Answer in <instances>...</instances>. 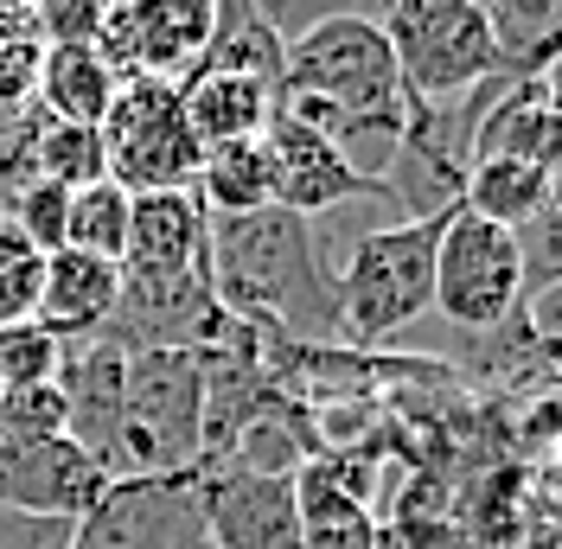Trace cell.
Segmentation results:
<instances>
[{
    "label": "cell",
    "instance_id": "cell-15",
    "mask_svg": "<svg viewBox=\"0 0 562 549\" xmlns=\"http://www.w3.org/2000/svg\"><path fill=\"white\" fill-rule=\"evenodd\" d=\"M115 301H122V269H115V262L58 249V256H45V281H38V313L33 320L52 326L65 345H83L115 320Z\"/></svg>",
    "mask_w": 562,
    "mask_h": 549
},
{
    "label": "cell",
    "instance_id": "cell-14",
    "mask_svg": "<svg viewBox=\"0 0 562 549\" xmlns=\"http://www.w3.org/2000/svg\"><path fill=\"white\" fill-rule=\"evenodd\" d=\"M294 505H301V549H390V530L364 505L358 473L339 460H314L294 473Z\"/></svg>",
    "mask_w": 562,
    "mask_h": 549
},
{
    "label": "cell",
    "instance_id": "cell-11",
    "mask_svg": "<svg viewBox=\"0 0 562 549\" xmlns=\"http://www.w3.org/2000/svg\"><path fill=\"white\" fill-rule=\"evenodd\" d=\"M103 485H109V473L70 435H52V441H0V505H13V512L77 524L103 498Z\"/></svg>",
    "mask_w": 562,
    "mask_h": 549
},
{
    "label": "cell",
    "instance_id": "cell-27",
    "mask_svg": "<svg viewBox=\"0 0 562 549\" xmlns=\"http://www.w3.org/2000/svg\"><path fill=\"white\" fill-rule=\"evenodd\" d=\"M52 435H65V396H58V383L0 390V441H52Z\"/></svg>",
    "mask_w": 562,
    "mask_h": 549
},
{
    "label": "cell",
    "instance_id": "cell-26",
    "mask_svg": "<svg viewBox=\"0 0 562 549\" xmlns=\"http://www.w3.org/2000/svg\"><path fill=\"white\" fill-rule=\"evenodd\" d=\"M249 13L288 45V38L326 26V20H384L390 0H249Z\"/></svg>",
    "mask_w": 562,
    "mask_h": 549
},
{
    "label": "cell",
    "instance_id": "cell-17",
    "mask_svg": "<svg viewBox=\"0 0 562 549\" xmlns=\"http://www.w3.org/2000/svg\"><path fill=\"white\" fill-rule=\"evenodd\" d=\"M115 90H122V70L103 58V45H45L38 83H33V109L45 122L103 128Z\"/></svg>",
    "mask_w": 562,
    "mask_h": 549
},
{
    "label": "cell",
    "instance_id": "cell-3",
    "mask_svg": "<svg viewBox=\"0 0 562 549\" xmlns=\"http://www.w3.org/2000/svg\"><path fill=\"white\" fill-rule=\"evenodd\" d=\"M205 467V358L128 351L122 358V480Z\"/></svg>",
    "mask_w": 562,
    "mask_h": 549
},
{
    "label": "cell",
    "instance_id": "cell-36",
    "mask_svg": "<svg viewBox=\"0 0 562 549\" xmlns=\"http://www.w3.org/2000/svg\"><path fill=\"white\" fill-rule=\"evenodd\" d=\"M211 7H217V0H211Z\"/></svg>",
    "mask_w": 562,
    "mask_h": 549
},
{
    "label": "cell",
    "instance_id": "cell-31",
    "mask_svg": "<svg viewBox=\"0 0 562 549\" xmlns=\"http://www.w3.org/2000/svg\"><path fill=\"white\" fill-rule=\"evenodd\" d=\"M518 326H525L530 351H537L543 365H557V371H562V281H550V288L525 294V307H518Z\"/></svg>",
    "mask_w": 562,
    "mask_h": 549
},
{
    "label": "cell",
    "instance_id": "cell-22",
    "mask_svg": "<svg viewBox=\"0 0 562 549\" xmlns=\"http://www.w3.org/2000/svg\"><path fill=\"white\" fill-rule=\"evenodd\" d=\"M38 58H45V38H38L33 7H7L0 0V115L33 103Z\"/></svg>",
    "mask_w": 562,
    "mask_h": 549
},
{
    "label": "cell",
    "instance_id": "cell-7",
    "mask_svg": "<svg viewBox=\"0 0 562 549\" xmlns=\"http://www.w3.org/2000/svg\"><path fill=\"white\" fill-rule=\"evenodd\" d=\"M205 544V480L199 473H128L77 517L70 549H199Z\"/></svg>",
    "mask_w": 562,
    "mask_h": 549
},
{
    "label": "cell",
    "instance_id": "cell-16",
    "mask_svg": "<svg viewBox=\"0 0 562 549\" xmlns=\"http://www.w3.org/2000/svg\"><path fill=\"white\" fill-rule=\"evenodd\" d=\"M179 115L205 147H231V141H262L269 115H276V90L262 77H237V70H192L179 77Z\"/></svg>",
    "mask_w": 562,
    "mask_h": 549
},
{
    "label": "cell",
    "instance_id": "cell-2",
    "mask_svg": "<svg viewBox=\"0 0 562 549\" xmlns=\"http://www.w3.org/2000/svg\"><path fill=\"white\" fill-rule=\"evenodd\" d=\"M435 243L441 217H390L346 243V256L333 262L346 345H384L409 333L422 313H435Z\"/></svg>",
    "mask_w": 562,
    "mask_h": 549
},
{
    "label": "cell",
    "instance_id": "cell-29",
    "mask_svg": "<svg viewBox=\"0 0 562 549\" xmlns=\"http://www.w3.org/2000/svg\"><path fill=\"white\" fill-rule=\"evenodd\" d=\"M109 7L115 0H38L33 20L45 45H103Z\"/></svg>",
    "mask_w": 562,
    "mask_h": 549
},
{
    "label": "cell",
    "instance_id": "cell-35",
    "mask_svg": "<svg viewBox=\"0 0 562 549\" xmlns=\"http://www.w3.org/2000/svg\"><path fill=\"white\" fill-rule=\"evenodd\" d=\"M7 7H38V0H7Z\"/></svg>",
    "mask_w": 562,
    "mask_h": 549
},
{
    "label": "cell",
    "instance_id": "cell-24",
    "mask_svg": "<svg viewBox=\"0 0 562 549\" xmlns=\"http://www.w3.org/2000/svg\"><path fill=\"white\" fill-rule=\"evenodd\" d=\"M65 371V339L38 320L0 326V390H26V383H58Z\"/></svg>",
    "mask_w": 562,
    "mask_h": 549
},
{
    "label": "cell",
    "instance_id": "cell-1",
    "mask_svg": "<svg viewBox=\"0 0 562 549\" xmlns=\"http://www.w3.org/2000/svg\"><path fill=\"white\" fill-rule=\"evenodd\" d=\"M211 301L237 326H276L307 345H346L339 274L319 243V224L294 211L211 217Z\"/></svg>",
    "mask_w": 562,
    "mask_h": 549
},
{
    "label": "cell",
    "instance_id": "cell-18",
    "mask_svg": "<svg viewBox=\"0 0 562 549\" xmlns=\"http://www.w3.org/2000/svg\"><path fill=\"white\" fill-rule=\"evenodd\" d=\"M486 13L498 77H550L562 58V0H473Z\"/></svg>",
    "mask_w": 562,
    "mask_h": 549
},
{
    "label": "cell",
    "instance_id": "cell-28",
    "mask_svg": "<svg viewBox=\"0 0 562 549\" xmlns=\"http://www.w3.org/2000/svg\"><path fill=\"white\" fill-rule=\"evenodd\" d=\"M65 186H45V179H33L26 192H13L7 199V217L26 231V243H33L38 256H58L65 249Z\"/></svg>",
    "mask_w": 562,
    "mask_h": 549
},
{
    "label": "cell",
    "instance_id": "cell-21",
    "mask_svg": "<svg viewBox=\"0 0 562 549\" xmlns=\"http://www.w3.org/2000/svg\"><path fill=\"white\" fill-rule=\"evenodd\" d=\"M128 192L115 179H97V186H77L65 199V249L77 256H97V262H115L122 269V243H128Z\"/></svg>",
    "mask_w": 562,
    "mask_h": 549
},
{
    "label": "cell",
    "instance_id": "cell-9",
    "mask_svg": "<svg viewBox=\"0 0 562 549\" xmlns=\"http://www.w3.org/2000/svg\"><path fill=\"white\" fill-rule=\"evenodd\" d=\"M211 33H217L211 0H115L103 26V58L122 77L179 83V77L199 70Z\"/></svg>",
    "mask_w": 562,
    "mask_h": 549
},
{
    "label": "cell",
    "instance_id": "cell-6",
    "mask_svg": "<svg viewBox=\"0 0 562 549\" xmlns=\"http://www.w3.org/2000/svg\"><path fill=\"white\" fill-rule=\"evenodd\" d=\"M518 307H525L518 237L454 205L441 217V243H435V313L460 333H492Z\"/></svg>",
    "mask_w": 562,
    "mask_h": 549
},
{
    "label": "cell",
    "instance_id": "cell-20",
    "mask_svg": "<svg viewBox=\"0 0 562 549\" xmlns=\"http://www.w3.org/2000/svg\"><path fill=\"white\" fill-rule=\"evenodd\" d=\"M460 211L505 224V231H525L537 211H550V172L530 160H473L467 186H460Z\"/></svg>",
    "mask_w": 562,
    "mask_h": 549
},
{
    "label": "cell",
    "instance_id": "cell-33",
    "mask_svg": "<svg viewBox=\"0 0 562 549\" xmlns=\"http://www.w3.org/2000/svg\"><path fill=\"white\" fill-rule=\"evenodd\" d=\"M543 83H550V97H557V103H562V58H557V65H550V77H543Z\"/></svg>",
    "mask_w": 562,
    "mask_h": 549
},
{
    "label": "cell",
    "instance_id": "cell-12",
    "mask_svg": "<svg viewBox=\"0 0 562 549\" xmlns=\"http://www.w3.org/2000/svg\"><path fill=\"white\" fill-rule=\"evenodd\" d=\"M205 480V544L211 549H301L294 480L217 467Z\"/></svg>",
    "mask_w": 562,
    "mask_h": 549
},
{
    "label": "cell",
    "instance_id": "cell-37",
    "mask_svg": "<svg viewBox=\"0 0 562 549\" xmlns=\"http://www.w3.org/2000/svg\"><path fill=\"white\" fill-rule=\"evenodd\" d=\"M0 211H7V205H0Z\"/></svg>",
    "mask_w": 562,
    "mask_h": 549
},
{
    "label": "cell",
    "instance_id": "cell-32",
    "mask_svg": "<svg viewBox=\"0 0 562 549\" xmlns=\"http://www.w3.org/2000/svg\"><path fill=\"white\" fill-rule=\"evenodd\" d=\"M70 530L65 517H38V512H13L0 505V549H70Z\"/></svg>",
    "mask_w": 562,
    "mask_h": 549
},
{
    "label": "cell",
    "instance_id": "cell-23",
    "mask_svg": "<svg viewBox=\"0 0 562 549\" xmlns=\"http://www.w3.org/2000/svg\"><path fill=\"white\" fill-rule=\"evenodd\" d=\"M33 167H38L45 186H65V192L97 186V179H109L103 135H97V128H70V122H45V128H38V160Z\"/></svg>",
    "mask_w": 562,
    "mask_h": 549
},
{
    "label": "cell",
    "instance_id": "cell-13",
    "mask_svg": "<svg viewBox=\"0 0 562 549\" xmlns=\"http://www.w3.org/2000/svg\"><path fill=\"white\" fill-rule=\"evenodd\" d=\"M58 396H65V435L109 480H122V351L103 339L65 345Z\"/></svg>",
    "mask_w": 562,
    "mask_h": 549
},
{
    "label": "cell",
    "instance_id": "cell-4",
    "mask_svg": "<svg viewBox=\"0 0 562 549\" xmlns=\"http://www.w3.org/2000/svg\"><path fill=\"white\" fill-rule=\"evenodd\" d=\"M384 38L409 103H448L498 77L486 13L473 0H390Z\"/></svg>",
    "mask_w": 562,
    "mask_h": 549
},
{
    "label": "cell",
    "instance_id": "cell-30",
    "mask_svg": "<svg viewBox=\"0 0 562 549\" xmlns=\"http://www.w3.org/2000/svg\"><path fill=\"white\" fill-rule=\"evenodd\" d=\"M512 237H518V269H525V294H537V288L562 281V205L537 211L525 231H512Z\"/></svg>",
    "mask_w": 562,
    "mask_h": 549
},
{
    "label": "cell",
    "instance_id": "cell-10",
    "mask_svg": "<svg viewBox=\"0 0 562 549\" xmlns=\"http://www.w3.org/2000/svg\"><path fill=\"white\" fill-rule=\"evenodd\" d=\"M262 147H269V167H276V211H294V217L319 224V217L351 211V205H396L384 186L358 179L346 154L319 135V128L294 122L288 109H276V115H269Z\"/></svg>",
    "mask_w": 562,
    "mask_h": 549
},
{
    "label": "cell",
    "instance_id": "cell-19",
    "mask_svg": "<svg viewBox=\"0 0 562 549\" xmlns=\"http://www.w3.org/2000/svg\"><path fill=\"white\" fill-rule=\"evenodd\" d=\"M199 205L211 217H249V211L276 205V167L262 141H231V147H205L199 154V179H192Z\"/></svg>",
    "mask_w": 562,
    "mask_h": 549
},
{
    "label": "cell",
    "instance_id": "cell-25",
    "mask_svg": "<svg viewBox=\"0 0 562 549\" xmlns=\"http://www.w3.org/2000/svg\"><path fill=\"white\" fill-rule=\"evenodd\" d=\"M38 281H45V256H38L26 231L0 211V326L33 320L38 313Z\"/></svg>",
    "mask_w": 562,
    "mask_h": 549
},
{
    "label": "cell",
    "instance_id": "cell-8",
    "mask_svg": "<svg viewBox=\"0 0 562 549\" xmlns=\"http://www.w3.org/2000/svg\"><path fill=\"white\" fill-rule=\"evenodd\" d=\"M122 288H211V211L199 192H140L128 205Z\"/></svg>",
    "mask_w": 562,
    "mask_h": 549
},
{
    "label": "cell",
    "instance_id": "cell-34",
    "mask_svg": "<svg viewBox=\"0 0 562 549\" xmlns=\"http://www.w3.org/2000/svg\"><path fill=\"white\" fill-rule=\"evenodd\" d=\"M557 524H562V473H557Z\"/></svg>",
    "mask_w": 562,
    "mask_h": 549
},
{
    "label": "cell",
    "instance_id": "cell-5",
    "mask_svg": "<svg viewBox=\"0 0 562 549\" xmlns=\"http://www.w3.org/2000/svg\"><path fill=\"white\" fill-rule=\"evenodd\" d=\"M103 167L109 179L140 199V192H186L199 179V141L179 115V83L160 77H122L115 103L103 115Z\"/></svg>",
    "mask_w": 562,
    "mask_h": 549
}]
</instances>
